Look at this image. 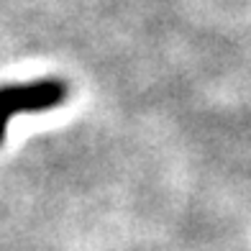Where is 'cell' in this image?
Wrapping results in <instances>:
<instances>
[{"mask_svg":"<svg viewBox=\"0 0 251 251\" xmlns=\"http://www.w3.org/2000/svg\"><path fill=\"white\" fill-rule=\"evenodd\" d=\"M70 98L62 79H33L26 85H0V146L5 144L8 123L21 113H47Z\"/></svg>","mask_w":251,"mask_h":251,"instance_id":"obj_1","label":"cell"}]
</instances>
